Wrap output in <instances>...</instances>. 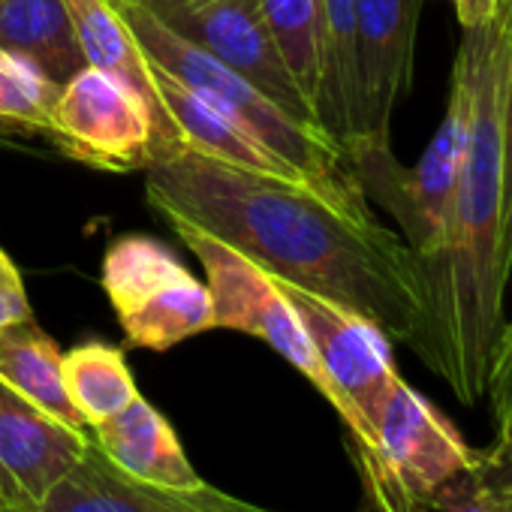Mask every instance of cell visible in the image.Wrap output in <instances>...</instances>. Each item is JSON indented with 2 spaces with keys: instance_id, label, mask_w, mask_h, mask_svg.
<instances>
[{
  "instance_id": "cell-6",
  "label": "cell",
  "mask_w": 512,
  "mask_h": 512,
  "mask_svg": "<svg viewBox=\"0 0 512 512\" xmlns=\"http://www.w3.org/2000/svg\"><path fill=\"white\" fill-rule=\"evenodd\" d=\"M178 238L196 253L205 269V287L211 296L214 329H235L266 341L278 356H284L296 371H302L314 389L329 401V383L311 347V338L284 296L275 275H269L260 263H253L241 250L229 247L217 235L187 223L169 220Z\"/></svg>"
},
{
  "instance_id": "cell-3",
  "label": "cell",
  "mask_w": 512,
  "mask_h": 512,
  "mask_svg": "<svg viewBox=\"0 0 512 512\" xmlns=\"http://www.w3.org/2000/svg\"><path fill=\"white\" fill-rule=\"evenodd\" d=\"M133 37L139 40L148 64L160 67L238 127L250 130L266 148H272L281 160H287L296 172H302L311 184L320 187H356L347 172L344 148L338 139L314 124H302L287 115L278 103H272L260 88H253L244 76L220 64L205 49L187 43L172 34L142 0H124L118 4ZM359 190V187H356Z\"/></svg>"
},
{
  "instance_id": "cell-28",
  "label": "cell",
  "mask_w": 512,
  "mask_h": 512,
  "mask_svg": "<svg viewBox=\"0 0 512 512\" xmlns=\"http://www.w3.org/2000/svg\"><path fill=\"white\" fill-rule=\"evenodd\" d=\"M494 491H497V500H500L503 512H512V476L506 482H494Z\"/></svg>"
},
{
  "instance_id": "cell-7",
  "label": "cell",
  "mask_w": 512,
  "mask_h": 512,
  "mask_svg": "<svg viewBox=\"0 0 512 512\" xmlns=\"http://www.w3.org/2000/svg\"><path fill=\"white\" fill-rule=\"evenodd\" d=\"M284 296L296 308L317 362L329 383V404L344 419L350 437L371 449L377 416L401 377L392 362L389 338L362 314L281 281Z\"/></svg>"
},
{
  "instance_id": "cell-12",
  "label": "cell",
  "mask_w": 512,
  "mask_h": 512,
  "mask_svg": "<svg viewBox=\"0 0 512 512\" xmlns=\"http://www.w3.org/2000/svg\"><path fill=\"white\" fill-rule=\"evenodd\" d=\"M88 446L85 428L64 425L0 380V512L40 509Z\"/></svg>"
},
{
  "instance_id": "cell-8",
  "label": "cell",
  "mask_w": 512,
  "mask_h": 512,
  "mask_svg": "<svg viewBox=\"0 0 512 512\" xmlns=\"http://www.w3.org/2000/svg\"><path fill=\"white\" fill-rule=\"evenodd\" d=\"M142 4L172 34L244 76L287 115L302 124L323 127L317 109L284 67L256 0H142Z\"/></svg>"
},
{
  "instance_id": "cell-31",
  "label": "cell",
  "mask_w": 512,
  "mask_h": 512,
  "mask_svg": "<svg viewBox=\"0 0 512 512\" xmlns=\"http://www.w3.org/2000/svg\"><path fill=\"white\" fill-rule=\"evenodd\" d=\"M0 52H4V49H0Z\"/></svg>"
},
{
  "instance_id": "cell-18",
  "label": "cell",
  "mask_w": 512,
  "mask_h": 512,
  "mask_svg": "<svg viewBox=\"0 0 512 512\" xmlns=\"http://www.w3.org/2000/svg\"><path fill=\"white\" fill-rule=\"evenodd\" d=\"M0 380L64 425L88 431L85 419L67 395L64 353L34 323V317L0 332Z\"/></svg>"
},
{
  "instance_id": "cell-13",
  "label": "cell",
  "mask_w": 512,
  "mask_h": 512,
  "mask_svg": "<svg viewBox=\"0 0 512 512\" xmlns=\"http://www.w3.org/2000/svg\"><path fill=\"white\" fill-rule=\"evenodd\" d=\"M34 512H275L208 482L196 488L145 485L121 473L94 443Z\"/></svg>"
},
{
  "instance_id": "cell-2",
  "label": "cell",
  "mask_w": 512,
  "mask_h": 512,
  "mask_svg": "<svg viewBox=\"0 0 512 512\" xmlns=\"http://www.w3.org/2000/svg\"><path fill=\"white\" fill-rule=\"evenodd\" d=\"M458 55L470 73V130L452 190L437 260L425 269L431 293L428 368L473 407L488 392L494 350L503 332V169H500V94L506 73L503 7L497 19L464 28Z\"/></svg>"
},
{
  "instance_id": "cell-24",
  "label": "cell",
  "mask_w": 512,
  "mask_h": 512,
  "mask_svg": "<svg viewBox=\"0 0 512 512\" xmlns=\"http://www.w3.org/2000/svg\"><path fill=\"white\" fill-rule=\"evenodd\" d=\"M491 398V413H494V428H497V446L491 455V464H509L512 461V332H500L494 362H491V377H488V392Z\"/></svg>"
},
{
  "instance_id": "cell-16",
  "label": "cell",
  "mask_w": 512,
  "mask_h": 512,
  "mask_svg": "<svg viewBox=\"0 0 512 512\" xmlns=\"http://www.w3.org/2000/svg\"><path fill=\"white\" fill-rule=\"evenodd\" d=\"M151 73H154L157 97H160L166 115L172 118V124H175L178 139H181L184 148L199 151L205 157H214L220 163L247 169V172H263V175L308 181L287 160H281L272 148H266L250 130L238 127L232 118H226L220 109H214L196 91H190L187 85H181L178 79H172L169 73H163L154 64H151Z\"/></svg>"
},
{
  "instance_id": "cell-20",
  "label": "cell",
  "mask_w": 512,
  "mask_h": 512,
  "mask_svg": "<svg viewBox=\"0 0 512 512\" xmlns=\"http://www.w3.org/2000/svg\"><path fill=\"white\" fill-rule=\"evenodd\" d=\"M64 383L88 428L115 416L139 395L124 353L100 341H88L64 353Z\"/></svg>"
},
{
  "instance_id": "cell-22",
  "label": "cell",
  "mask_w": 512,
  "mask_h": 512,
  "mask_svg": "<svg viewBox=\"0 0 512 512\" xmlns=\"http://www.w3.org/2000/svg\"><path fill=\"white\" fill-rule=\"evenodd\" d=\"M350 458L359 470V503L353 512H428L422 500H416L410 491H404L383 464L350 437Z\"/></svg>"
},
{
  "instance_id": "cell-25",
  "label": "cell",
  "mask_w": 512,
  "mask_h": 512,
  "mask_svg": "<svg viewBox=\"0 0 512 512\" xmlns=\"http://www.w3.org/2000/svg\"><path fill=\"white\" fill-rule=\"evenodd\" d=\"M428 509L434 512H503L497 491H494L491 464L479 458L473 467H467L452 482H446L428 500Z\"/></svg>"
},
{
  "instance_id": "cell-4",
  "label": "cell",
  "mask_w": 512,
  "mask_h": 512,
  "mask_svg": "<svg viewBox=\"0 0 512 512\" xmlns=\"http://www.w3.org/2000/svg\"><path fill=\"white\" fill-rule=\"evenodd\" d=\"M470 73L461 55H455L452 88L443 121L431 136L425 154L413 169H404L389 142L350 145L344 148L347 172L353 175L362 196H374L401 226V238L419 256L422 269H428L443 247L446 214L452 190L461 172L467 130H470Z\"/></svg>"
},
{
  "instance_id": "cell-29",
  "label": "cell",
  "mask_w": 512,
  "mask_h": 512,
  "mask_svg": "<svg viewBox=\"0 0 512 512\" xmlns=\"http://www.w3.org/2000/svg\"><path fill=\"white\" fill-rule=\"evenodd\" d=\"M503 329H509V332H512V317H509V323H503Z\"/></svg>"
},
{
  "instance_id": "cell-27",
  "label": "cell",
  "mask_w": 512,
  "mask_h": 512,
  "mask_svg": "<svg viewBox=\"0 0 512 512\" xmlns=\"http://www.w3.org/2000/svg\"><path fill=\"white\" fill-rule=\"evenodd\" d=\"M461 28H479L491 19H497L503 0H452Z\"/></svg>"
},
{
  "instance_id": "cell-14",
  "label": "cell",
  "mask_w": 512,
  "mask_h": 512,
  "mask_svg": "<svg viewBox=\"0 0 512 512\" xmlns=\"http://www.w3.org/2000/svg\"><path fill=\"white\" fill-rule=\"evenodd\" d=\"M67 10L73 16L85 64L115 76L133 94H139L142 103L148 106L151 127H154V154L181 148L178 130L157 97L151 64H148L139 40L133 37L121 7L115 0H67Z\"/></svg>"
},
{
  "instance_id": "cell-21",
  "label": "cell",
  "mask_w": 512,
  "mask_h": 512,
  "mask_svg": "<svg viewBox=\"0 0 512 512\" xmlns=\"http://www.w3.org/2000/svg\"><path fill=\"white\" fill-rule=\"evenodd\" d=\"M61 85L46 79L31 61L0 52V121H16L31 130H49Z\"/></svg>"
},
{
  "instance_id": "cell-15",
  "label": "cell",
  "mask_w": 512,
  "mask_h": 512,
  "mask_svg": "<svg viewBox=\"0 0 512 512\" xmlns=\"http://www.w3.org/2000/svg\"><path fill=\"white\" fill-rule=\"evenodd\" d=\"M91 443L121 473L145 485H160V488L202 485L172 425L142 395H136L115 416L91 425Z\"/></svg>"
},
{
  "instance_id": "cell-10",
  "label": "cell",
  "mask_w": 512,
  "mask_h": 512,
  "mask_svg": "<svg viewBox=\"0 0 512 512\" xmlns=\"http://www.w3.org/2000/svg\"><path fill=\"white\" fill-rule=\"evenodd\" d=\"M368 452L425 506L446 482L479 461L455 425L401 377L377 416Z\"/></svg>"
},
{
  "instance_id": "cell-11",
  "label": "cell",
  "mask_w": 512,
  "mask_h": 512,
  "mask_svg": "<svg viewBox=\"0 0 512 512\" xmlns=\"http://www.w3.org/2000/svg\"><path fill=\"white\" fill-rule=\"evenodd\" d=\"M419 0H353L356 133L344 145L389 142V121L413 76Z\"/></svg>"
},
{
  "instance_id": "cell-5",
  "label": "cell",
  "mask_w": 512,
  "mask_h": 512,
  "mask_svg": "<svg viewBox=\"0 0 512 512\" xmlns=\"http://www.w3.org/2000/svg\"><path fill=\"white\" fill-rule=\"evenodd\" d=\"M103 290L133 347L163 353L214 329L208 287L157 238H115L103 256Z\"/></svg>"
},
{
  "instance_id": "cell-30",
  "label": "cell",
  "mask_w": 512,
  "mask_h": 512,
  "mask_svg": "<svg viewBox=\"0 0 512 512\" xmlns=\"http://www.w3.org/2000/svg\"><path fill=\"white\" fill-rule=\"evenodd\" d=\"M115 4H124V0H115Z\"/></svg>"
},
{
  "instance_id": "cell-17",
  "label": "cell",
  "mask_w": 512,
  "mask_h": 512,
  "mask_svg": "<svg viewBox=\"0 0 512 512\" xmlns=\"http://www.w3.org/2000/svg\"><path fill=\"white\" fill-rule=\"evenodd\" d=\"M0 49L31 61L55 85L88 67L67 0H0Z\"/></svg>"
},
{
  "instance_id": "cell-9",
  "label": "cell",
  "mask_w": 512,
  "mask_h": 512,
  "mask_svg": "<svg viewBox=\"0 0 512 512\" xmlns=\"http://www.w3.org/2000/svg\"><path fill=\"white\" fill-rule=\"evenodd\" d=\"M49 133L70 157L112 172L142 169L154 154L151 112L142 97L94 67L61 85Z\"/></svg>"
},
{
  "instance_id": "cell-23",
  "label": "cell",
  "mask_w": 512,
  "mask_h": 512,
  "mask_svg": "<svg viewBox=\"0 0 512 512\" xmlns=\"http://www.w3.org/2000/svg\"><path fill=\"white\" fill-rule=\"evenodd\" d=\"M506 73L500 94V169H503V263L512 275V0H503Z\"/></svg>"
},
{
  "instance_id": "cell-26",
  "label": "cell",
  "mask_w": 512,
  "mask_h": 512,
  "mask_svg": "<svg viewBox=\"0 0 512 512\" xmlns=\"http://www.w3.org/2000/svg\"><path fill=\"white\" fill-rule=\"evenodd\" d=\"M28 317H34V314H31V302H28L22 275L10 256L0 250V332L7 326L28 320Z\"/></svg>"
},
{
  "instance_id": "cell-19",
  "label": "cell",
  "mask_w": 512,
  "mask_h": 512,
  "mask_svg": "<svg viewBox=\"0 0 512 512\" xmlns=\"http://www.w3.org/2000/svg\"><path fill=\"white\" fill-rule=\"evenodd\" d=\"M275 49L299 91L320 115L326 85V16L323 0H256Z\"/></svg>"
},
{
  "instance_id": "cell-1",
  "label": "cell",
  "mask_w": 512,
  "mask_h": 512,
  "mask_svg": "<svg viewBox=\"0 0 512 512\" xmlns=\"http://www.w3.org/2000/svg\"><path fill=\"white\" fill-rule=\"evenodd\" d=\"M145 193L166 220H187L269 275L371 320L431 359V293L410 244L377 223L356 187H317L247 172L190 148L154 154Z\"/></svg>"
}]
</instances>
